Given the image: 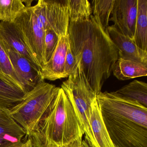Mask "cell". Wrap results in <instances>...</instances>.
Here are the masks:
<instances>
[{
    "instance_id": "1",
    "label": "cell",
    "mask_w": 147,
    "mask_h": 147,
    "mask_svg": "<svg viewBox=\"0 0 147 147\" xmlns=\"http://www.w3.org/2000/svg\"><path fill=\"white\" fill-rule=\"evenodd\" d=\"M68 35L71 51L88 84L97 95L112 73L118 50L92 15L87 20L69 23Z\"/></svg>"
},
{
    "instance_id": "2",
    "label": "cell",
    "mask_w": 147,
    "mask_h": 147,
    "mask_svg": "<svg viewBox=\"0 0 147 147\" xmlns=\"http://www.w3.org/2000/svg\"><path fill=\"white\" fill-rule=\"evenodd\" d=\"M96 99L115 147H147V108L112 92H101Z\"/></svg>"
},
{
    "instance_id": "3",
    "label": "cell",
    "mask_w": 147,
    "mask_h": 147,
    "mask_svg": "<svg viewBox=\"0 0 147 147\" xmlns=\"http://www.w3.org/2000/svg\"><path fill=\"white\" fill-rule=\"evenodd\" d=\"M84 134L71 103L60 88L44 117L28 137L33 147H67L80 143Z\"/></svg>"
},
{
    "instance_id": "4",
    "label": "cell",
    "mask_w": 147,
    "mask_h": 147,
    "mask_svg": "<svg viewBox=\"0 0 147 147\" xmlns=\"http://www.w3.org/2000/svg\"><path fill=\"white\" fill-rule=\"evenodd\" d=\"M60 88L42 80L11 109L13 118L30 136L44 117Z\"/></svg>"
},
{
    "instance_id": "5",
    "label": "cell",
    "mask_w": 147,
    "mask_h": 147,
    "mask_svg": "<svg viewBox=\"0 0 147 147\" xmlns=\"http://www.w3.org/2000/svg\"><path fill=\"white\" fill-rule=\"evenodd\" d=\"M67 96L90 147H95L90 125V107L96 94L90 88L82 73L80 63L74 73L63 82L61 87Z\"/></svg>"
},
{
    "instance_id": "6",
    "label": "cell",
    "mask_w": 147,
    "mask_h": 147,
    "mask_svg": "<svg viewBox=\"0 0 147 147\" xmlns=\"http://www.w3.org/2000/svg\"><path fill=\"white\" fill-rule=\"evenodd\" d=\"M32 7L38 25L45 31L52 30L60 37L68 34L67 0H39Z\"/></svg>"
},
{
    "instance_id": "7",
    "label": "cell",
    "mask_w": 147,
    "mask_h": 147,
    "mask_svg": "<svg viewBox=\"0 0 147 147\" xmlns=\"http://www.w3.org/2000/svg\"><path fill=\"white\" fill-rule=\"evenodd\" d=\"M13 23L41 71L44 66L43 50L45 31L38 25L32 6L26 8Z\"/></svg>"
},
{
    "instance_id": "8",
    "label": "cell",
    "mask_w": 147,
    "mask_h": 147,
    "mask_svg": "<svg viewBox=\"0 0 147 147\" xmlns=\"http://www.w3.org/2000/svg\"><path fill=\"white\" fill-rule=\"evenodd\" d=\"M137 14V0H115L109 21L123 35L133 39Z\"/></svg>"
},
{
    "instance_id": "9",
    "label": "cell",
    "mask_w": 147,
    "mask_h": 147,
    "mask_svg": "<svg viewBox=\"0 0 147 147\" xmlns=\"http://www.w3.org/2000/svg\"><path fill=\"white\" fill-rule=\"evenodd\" d=\"M107 32L118 50L119 58L147 66V51L138 47L133 39L123 35L113 25L108 27Z\"/></svg>"
},
{
    "instance_id": "10",
    "label": "cell",
    "mask_w": 147,
    "mask_h": 147,
    "mask_svg": "<svg viewBox=\"0 0 147 147\" xmlns=\"http://www.w3.org/2000/svg\"><path fill=\"white\" fill-rule=\"evenodd\" d=\"M0 42L9 57L15 72L25 83L30 91L41 81L44 80L42 79L41 71L34 67L26 58L7 45L1 41Z\"/></svg>"
},
{
    "instance_id": "11",
    "label": "cell",
    "mask_w": 147,
    "mask_h": 147,
    "mask_svg": "<svg viewBox=\"0 0 147 147\" xmlns=\"http://www.w3.org/2000/svg\"><path fill=\"white\" fill-rule=\"evenodd\" d=\"M69 44L68 34L60 38L52 57L41 70L43 80L55 81L63 78V67Z\"/></svg>"
},
{
    "instance_id": "12",
    "label": "cell",
    "mask_w": 147,
    "mask_h": 147,
    "mask_svg": "<svg viewBox=\"0 0 147 147\" xmlns=\"http://www.w3.org/2000/svg\"><path fill=\"white\" fill-rule=\"evenodd\" d=\"M26 135L24 129L13 118L8 110L0 112V147H14Z\"/></svg>"
},
{
    "instance_id": "13",
    "label": "cell",
    "mask_w": 147,
    "mask_h": 147,
    "mask_svg": "<svg viewBox=\"0 0 147 147\" xmlns=\"http://www.w3.org/2000/svg\"><path fill=\"white\" fill-rule=\"evenodd\" d=\"M0 41L26 58L34 67L41 71L13 23L0 22Z\"/></svg>"
},
{
    "instance_id": "14",
    "label": "cell",
    "mask_w": 147,
    "mask_h": 147,
    "mask_svg": "<svg viewBox=\"0 0 147 147\" xmlns=\"http://www.w3.org/2000/svg\"><path fill=\"white\" fill-rule=\"evenodd\" d=\"M90 116L95 147H115L104 123L96 98L90 106Z\"/></svg>"
},
{
    "instance_id": "15",
    "label": "cell",
    "mask_w": 147,
    "mask_h": 147,
    "mask_svg": "<svg viewBox=\"0 0 147 147\" xmlns=\"http://www.w3.org/2000/svg\"><path fill=\"white\" fill-rule=\"evenodd\" d=\"M0 79L13 87L21 89L26 93L30 91L25 83L15 72L1 42Z\"/></svg>"
},
{
    "instance_id": "16",
    "label": "cell",
    "mask_w": 147,
    "mask_h": 147,
    "mask_svg": "<svg viewBox=\"0 0 147 147\" xmlns=\"http://www.w3.org/2000/svg\"><path fill=\"white\" fill-rule=\"evenodd\" d=\"M113 94L125 100L137 103L147 108V84L140 81H133Z\"/></svg>"
},
{
    "instance_id": "17",
    "label": "cell",
    "mask_w": 147,
    "mask_h": 147,
    "mask_svg": "<svg viewBox=\"0 0 147 147\" xmlns=\"http://www.w3.org/2000/svg\"><path fill=\"white\" fill-rule=\"evenodd\" d=\"M112 73L119 80L124 81L147 75V66L136 62L118 58Z\"/></svg>"
},
{
    "instance_id": "18",
    "label": "cell",
    "mask_w": 147,
    "mask_h": 147,
    "mask_svg": "<svg viewBox=\"0 0 147 147\" xmlns=\"http://www.w3.org/2000/svg\"><path fill=\"white\" fill-rule=\"evenodd\" d=\"M133 40L139 49L147 51V0H137V14Z\"/></svg>"
},
{
    "instance_id": "19",
    "label": "cell",
    "mask_w": 147,
    "mask_h": 147,
    "mask_svg": "<svg viewBox=\"0 0 147 147\" xmlns=\"http://www.w3.org/2000/svg\"><path fill=\"white\" fill-rule=\"evenodd\" d=\"M26 94L0 79V109L10 111L22 101Z\"/></svg>"
},
{
    "instance_id": "20",
    "label": "cell",
    "mask_w": 147,
    "mask_h": 147,
    "mask_svg": "<svg viewBox=\"0 0 147 147\" xmlns=\"http://www.w3.org/2000/svg\"><path fill=\"white\" fill-rule=\"evenodd\" d=\"M69 23L87 20L92 15V6L87 0H67Z\"/></svg>"
},
{
    "instance_id": "21",
    "label": "cell",
    "mask_w": 147,
    "mask_h": 147,
    "mask_svg": "<svg viewBox=\"0 0 147 147\" xmlns=\"http://www.w3.org/2000/svg\"><path fill=\"white\" fill-rule=\"evenodd\" d=\"M115 0H94L92 1L93 16L104 30L107 32L109 19Z\"/></svg>"
},
{
    "instance_id": "22",
    "label": "cell",
    "mask_w": 147,
    "mask_h": 147,
    "mask_svg": "<svg viewBox=\"0 0 147 147\" xmlns=\"http://www.w3.org/2000/svg\"><path fill=\"white\" fill-rule=\"evenodd\" d=\"M26 8L21 0H0V22L13 23Z\"/></svg>"
},
{
    "instance_id": "23",
    "label": "cell",
    "mask_w": 147,
    "mask_h": 147,
    "mask_svg": "<svg viewBox=\"0 0 147 147\" xmlns=\"http://www.w3.org/2000/svg\"><path fill=\"white\" fill-rule=\"evenodd\" d=\"M60 38L52 30L48 29L45 30L44 40L43 59L44 66L49 62L52 57L57 46Z\"/></svg>"
},
{
    "instance_id": "24",
    "label": "cell",
    "mask_w": 147,
    "mask_h": 147,
    "mask_svg": "<svg viewBox=\"0 0 147 147\" xmlns=\"http://www.w3.org/2000/svg\"><path fill=\"white\" fill-rule=\"evenodd\" d=\"M78 63L79 62L71 51L69 43L63 67V78H68L74 73L78 67Z\"/></svg>"
},
{
    "instance_id": "25",
    "label": "cell",
    "mask_w": 147,
    "mask_h": 147,
    "mask_svg": "<svg viewBox=\"0 0 147 147\" xmlns=\"http://www.w3.org/2000/svg\"><path fill=\"white\" fill-rule=\"evenodd\" d=\"M14 147H33L31 142L30 139H28L25 142H22L20 144Z\"/></svg>"
},
{
    "instance_id": "26",
    "label": "cell",
    "mask_w": 147,
    "mask_h": 147,
    "mask_svg": "<svg viewBox=\"0 0 147 147\" xmlns=\"http://www.w3.org/2000/svg\"><path fill=\"white\" fill-rule=\"evenodd\" d=\"M23 3H25L26 7V8H30L31 7L32 3L34 0H21ZM24 4V5H25Z\"/></svg>"
},
{
    "instance_id": "27",
    "label": "cell",
    "mask_w": 147,
    "mask_h": 147,
    "mask_svg": "<svg viewBox=\"0 0 147 147\" xmlns=\"http://www.w3.org/2000/svg\"><path fill=\"white\" fill-rule=\"evenodd\" d=\"M79 147H90L89 144L87 142L86 140H82L80 144L79 145Z\"/></svg>"
},
{
    "instance_id": "28",
    "label": "cell",
    "mask_w": 147,
    "mask_h": 147,
    "mask_svg": "<svg viewBox=\"0 0 147 147\" xmlns=\"http://www.w3.org/2000/svg\"><path fill=\"white\" fill-rule=\"evenodd\" d=\"M80 143L76 144H74V145H72V146H69V147H79V145L80 144Z\"/></svg>"
},
{
    "instance_id": "29",
    "label": "cell",
    "mask_w": 147,
    "mask_h": 147,
    "mask_svg": "<svg viewBox=\"0 0 147 147\" xmlns=\"http://www.w3.org/2000/svg\"><path fill=\"white\" fill-rule=\"evenodd\" d=\"M3 109H0V112H1L2 111H3Z\"/></svg>"
}]
</instances>
